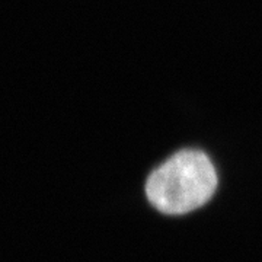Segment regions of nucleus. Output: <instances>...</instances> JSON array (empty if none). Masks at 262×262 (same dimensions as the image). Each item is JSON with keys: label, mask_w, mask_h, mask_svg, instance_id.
<instances>
[{"label": "nucleus", "mask_w": 262, "mask_h": 262, "mask_svg": "<svg viewBox=\"0 0 262 262\" xmlns=\"http://www.w3.org/2000/svg\"><path fill=\"white\" fill-rule=\"evenodd\" d=\"M217 188V173L206 153L181 150L150 173L146 195L165 214H185L204 206Z\"/></svg>", "instance_id": "obj_1"}]
</instances>
